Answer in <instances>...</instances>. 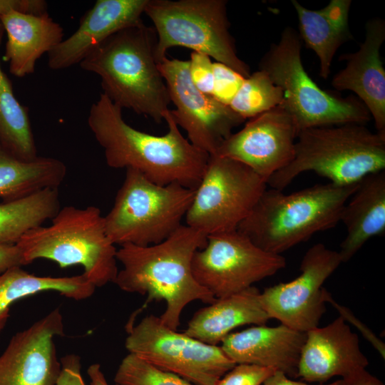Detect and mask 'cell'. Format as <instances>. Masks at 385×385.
<instances>
[{"label": "cell", "instance_id": "6da1fadb", "mask_svg": "<svg viewBox=\"0 0 385 385\" xmlns=\"http://www.w3.org/2000/svg\"><path fill=\"white\" fill-rule=\"evenodd\" d=\"M122 110L101 93L89 111L88 125L103 149L106 164L135 169L160 185L177 183L196 189L210 155L181 134L170 110L164 115L168 130L163 135L133 128L124 120Z\"/></svg>", "mask_w": 385, "mask_h": 385}, {"label": "cell", "instance_id": "7a4b0ae2", "mask_svg": "<svg viewBox=\"0 0 385 385\" xmlns=\"http://www.w3.org/2000/svg\"><path fill=\"white\" fill-rule=\"evenodd\" d=\"M206 242L205 235L182 225L158 244L121 245L116 258L123 268L113 283L124 292L147 295V302L164 300L166 308L160 321L177 330L186 305L195 300L208 304L216 300L197 282L192 270L195 252Z\"/></svg>", "mask_w": 385, "mask_h": 385}, {"label": "cell", "instance_id": "3957f363", "mask_svg": "<svg viewBox=\"0 0 385 385\" xmlns=\"http://www.w3.org/2000/svg\"><path fill=\"white\" fill-rule=\"evenodd\" d=\"M156 44L154 28L142 22L108 37L79 65L101 78L103 93L114 104L160 123L170 100L158 68Z\"/></svg>", "mask_w": 385, "mask_h": 385}, {"label": "cell", "instance_id": "277c9868", "mask_svg": "<svg viewBox=\"0 0 385 385\" xmlns=\"http://www.w3.org/2000/svg\"><path fill=\"white\" fill-rule=\"evenodd\" d=\"M359 183L317 184L290 194L266 189L237 230L276 255L334 227Z\"/></svg>", "mask_w": 385, "mask_h": 385}, {"label": "cell", "instance_id": "5b68a950", "mask_svg": "<svg viewBox=\"0 0 385 385\" xmlns=\"http://www.w3.org/2000/svg\"><path fill=\"white\" fill-rule=\"evenodd\" d=\"M296 140L291 162L267 181L271 188L283 190L306 171L350 185L385 169V133H374L363 124L309 128Z\"/></svg>", "mask_w": 385, "mask_h": 385}, {"label": "cell", "instance_id": "8992f818", "mask_svg": "<svg viewBox=\"0 0 385 385\" xmlns=\"http://www.w3.org/2000/svg\"><path fill=\"white\" fill-rule=\"evenodd\" d=\"M51 220V225L30 230L16 244L25 265L38 259L55 262L61 268L80 265L96 287L114 282L117 249L106 234L99 207L65 206Z\"/></svg>", "mask_w": 385, "mask_h": 385}, {"label": "cell", "instance_id": "52a82bcc", "mask_svg": "<svg viewBox=\"0 0 385 385\" xmlns=\"http://www.w3.org/2000/svg\"><path fill=\"white\" fill-rule=\"evenodd\" d=\"M301 51L299 33L286 26L259 64V69L282 88L284 100L281 105L293 117L299 133L313 127L364 125L369 121L370 113L358 98L337 96L312 79L303 66Z\"/></svg>", "mask_w": 385, "mask_h": 385}, {"label": "cell", "instance_id": "ba28073f", "mask_svg": "<svg viewBox=\"0 0 385 385\" xmlns=\"http://www.w3.org/2000/svg\"><path fill=\"white\" fill-rule=\"evenodd\" d=\"M125 170L114 204L104 216L106 234L115 245L158 244L182 225L195 189L177 183L160 185L135 169Z\"/></svg>", "mask_w": 385, "mask_h": 385}, {"label": "cell", "instance_id": "9c48e42d", "mask_svg": "<svg viewBox=\"0 0 385 385\" xmlns=\"http://www.w3.org/2000/svg\"><path fill=\"white\" fill-rule=\"evenodd\" d=\"M226 0H148L145 14L157 34L158 63L167 51L182 46L207 55L244 78L250 66L239 58L230 33Z\"/></svg>", "mask_w": 385, "mask_h": 385}, {"label": "cell", "instance_id": "30bf717a", "mask_svg": "<svg viewBox=\"0 0 385 385\" xmlns=\"http://www.w3.org/2000/svg\"><path fill=\"white\" fill-rule=\"evenodd\" d=\"M267 183L245 165L210 155L185 219L203 233L237 230L267 189Z\"/></svg>", "mask_w": 385, "mask_h": 385}, {"label": "cell", "instance_id": "8fae6325", "mask_svg": "<svg viewBox=\"0 0 385 385\" xmlns=\"http://www.w3.org/2000/svg\"><path fill=\"white\" fill-rule=\"evenodd\" d=\"M127 332L128 353L195 385H215L236 365L220 346L178 332L153 314L129 325Z\"/></svg>", "mask_w": 385, "mask_h": 385}, {"label": "cell", "instance_id": "7c38bea8", "mask_svg": "<svg viewBox=\"0 0 385 385\" xmlns=\"http://www.w3.org/2000/svg\"><path fill=\"white\" fill-rule=\"evenodd\" d=\"M285 266L284 257L262 250L237 230L208 235L192 262L195 279L215 299L247 289Z\"/></svg>", "mask_w": 385, "mask_h": 385}, {"label": "cell", "instance_id": "4fadbf2b", "mask_svg": "<svg viewBox=\"0 0 385 385\" xmlns=\"http://www.w3.org/2000/svg\"><path fill=\"white\" fill-rule=\"evenodd\" d=\"M159 70L168 88L175 110L170 112L178 125L186 133L196 148L213 155L232 133L234 128L245 121L213 96L200 91L189 73V61L170 59L165 56Z\"/></svg>", "mask_w": 385, "mask_h": 385}, {"label": "cell", "instance_id": "5bb4252c", "mask_svg": "<svg viewBox=\"0 0 385 385\" xmlns=\"http://www.w3.org/2000/svg\"><path fill=\"white\" fill-rule=\"evenodd\" d=\"M342 263L339 252L322 243L312 246L300 264V274L260 292L261 304L270 319L307 332L318 327L326 312L324 282Z\"/></svg>", "mask_w": 385, "mask_h": 385}, {"label": "cell", "instance_id": "9a60e30c", "mask_svg": "<svg viewBox=\"0 0 385 385\" xmlns=\"http://www.w3.org/2000/svg\"><path fill=\"white\" fill-rule=\"evenodd\" d=\"M298 133L293 117L280 105L250 118L213 155L245 165L267 184L272 175L292 160Z\"/></svg>", "mask_w": 385, "mask_h": 385}, {"label": "cell", "instance_id": "2e32d148", "mask_svg": "<svg viewBox=\"0 0 385 385\" xmlns=\"http://www.w3.org/2000/svg\"><path fill=\"white\" fill-rule=\"evenodd\" d=\"M63 335L58 307L15 334L0 355V385H56L61 364L55 338Z\"/></svg>", "mask_w": 385, "mask_h": 385}, {"label": "cell", "instance_id": "e0dca14e", "mask_svg": "<svg viewBox=\"0 0 385 385\" xmlns=\"http://www.w3.org/2000/svg\"><path fill=\"white\" fill-rule=\"evenodd\" d=\"M368 365L358 335L339 316L324 327L306 332L298 377L308 383L323 384L336 376L346 378Z\"/></svg>", "mask_w": 385, "mask_h": 385}, {"label": "cell", "instance_id": "ac0fdd59", "mask_svg": "<svg viewBox=\"0 0 385 385\" xmlns=\"http://www.w3.org/2000/svg\"><path fill=\"white\" fill-rule=\"evenodd\" d=\"M148 0H98L80 20L76 31L48 53L53 70L80 63L96 47L118 31L143 22Z\"/></svg>", "mask_w": 385, "mask_h": 385}, {"label": "cell", "instance_id": "d6986e66", "mask_svg": "<svg viewBox=\"0 0 385 385\" xmlns=\"http://www.w3.org/2000/svg\"><path fill=\"white\" fill-rule=\"evenodd\" d=\"M384 40V20L369 19L359 50L340 56V60L346 61V66L331 81L336 90L351 91L358 96L380 133H385V70L380 58Z\"/></svg>", "mask_w": 385, "mask_h": 385}, {"label": "cell", "instance_id": "ffe728a7", "mask_svg": "<svg viewBox=\"0 0 385 385\" xmlns=\"http://www.w3.org/2000/svg\"><path fill=\"white\" fill-rule=\"evenodd\" d=\"M306 333L285 325H257L229 334L221 349L235 364L270 367L298 378V364Z\"/></svg>", "mask_w": 385, "mask_h": 385}, {"label": "cell", "instance_id": "44dd1931", "mask_svg": "<svg viewBox=\"0 0 385 385\" xmlns=\"http://www.w3.org/2000/svg\"><path fill=\"white\" fill-rule=\"evenodd\" d=\"M0 23L7 35L4 60L11 73L19 78L33 73L40 57L63 40V28L47 12L12 10L0 15Z\"/></svg>", "mask_w": 385, "mask_h": 385}, {"label": "cell", "instance_id": "7402d4cb", "mask_svg": "<svg viewBox=\"0 0 385 385\" xmlns=\"http://www.w3.org/2000/svg\"><path fill=\"white\" fill-rule=\"evenodd\" d=\"M340 221L346 235L339 253L342 262L350 260L371 237L385 232V171L362 179L345 203Z\"/></svg>", "mask_w": 385, "mask_h": 385}, {"label": "cell", "instance_id": "603a6c76", "mask_svg": "<svg viewBox=\"0 0 385 385\" xmlns=\"http://www.w3.org/2000/svg\"><path fill=\"white\" fill-rule=\"evenodd\" d=\"M260 292L252 286L216 299L192 316L184 333L204 343L217 345L234 329L246 324H265L270 319L260 302Z\"/></svg>", "mask_w": 385, "mask_h": 385}, {"label": "cell", "instance_id": "cb8c5ba5", "mask_svg": "<svg viewBox=\"0 0 385 385\" xmlns=\"http://www.w3.org/2000/svg\"><path fill=\"white\" fill-rule=\"evenodd\" d=\"M296 11L299 37L319 59V74L327 79L334 56L339 48L353 39L349 29L351 0H331L324 8L312 10L292 0Z\"/></svg>", "mask_w": 385, "mask_h": 385}, {"label": "cell", "instance_id": "d4e9b609", "mask_svg": "<svg viewBox=\"0 0 385 385\" xmlns=\"http://www.w3.org/2000/svg\"><path fill=\"white\" fill-rule=\"evenodd\" d=\"M96 287L83 274L71 277L38 276L21 266L0 274V334L10 316L11 306L19 300L43 292H56L74 300L92 296Z\"/></svg>", "mask_w": 385, "mask_h": 385}, {"label": "cell", "instance_id": "484cf974", "mask_svg": "<svg viewBox=\"0 0 385 385\" xmlns=\"http://www.w3.org/2000/svg\"><path fill=\"white\" fill-rule=\"evenodd\" d=\"M66 173L65 163L57 158L37 156L23 160L0 146V198L5 201L46 188H58Z\"/></svg>", "mask_w": 385, "mask_h": 385}, {"label": "cell", "instance_id": "4316f807", "mask_svg": "<svg viewBox=\"0 0 385 385\" xmlns=\"http://www.w3.org/2000/svg\"><path fill=\"white\" fill-rule=\"evenodd\" d=\"M60 208L58 188L0 203V243L16 245L28 231L53 218Z\"/></svg>", "mask_w": 385, "mask_h": 385}, {"label": "cell", "instance_id": "83f0119b", "mask_svg": "<svg viewBox=\"0 0 385 385\" xmlns=\"http://www.w3.org/2000/svg\"><path fill=\"white\" fill-rule=\"evenodd\" d=\"M4 31L0 23V43ZM0 146L23 160H31L38 156L28 108L15 97L11 82L1 64Z\"/></svg>", "mask_w": 385, "mask_h": 385}, {"label": "cell", "instance_id": "f1b7e54d", "mask_svg": "<svg viewBox=\"0 0 385 385\" xmlns=\"http://www.w3.org/2000/svg\"><path fill=\"white\" fill-rule=\"evenodd\" d=\"M283 100L282 88L259 69L245 78L229 106L246 120L280 106Z\"/></svg>", "mask_w": 385, "mask_h": 385}, {"label": "cell", "instance_id": "f546056e", "mask_svg": "<svg viewBox=\"0 0 385 385\" xmlns=\"http://www.w3.org/2000/svg\"><path fill=\"white\" fill-rule=\"evenodd\" d=\"M114 381L117 385H195L131 353L122 359Z\"/></svg>", "mask_w": 385, "mask_h": 385}, {"label": "cell", "instance_id": "4dcf8cb0", "mask_svg": "<svg viewBox=\"0 0 385 385\" xmlns=\"http://www.w3.org/2000/svg\"><path fill=\"white\" fill-rule=\"evenodd\" d=\"M213 72L214 88L212 96L222 104L229 106L245 78L217 61L213 63Z\"/></svg>", "mask_w": 385, "mask_h": 385}, {"label": "cell", "instance_id": "1f68e13d", "mask_svg": "<svg viewBox=\"0 0 385 385\" xmlns=\"http://www.w3.org/2000/svg\"><path fill=\"white\" fill-rule=\"evenodd\" d=\"M276 369L251 364H236L215 385H261Z\"/></svg>", "mask_w": 385, "mask_h": 385}, {"label": "cell", "instance_id": "d6a6232c", "mask_svg": "<svg viewBox=\"0 0 385 385\" xmlns=\"http://www.w3.org/2000/svg\"><path fill=\"white\" fill-rule=\"evenodd\" d=\"M189 61V73L195 86L202 93L212 96L214 88L213 62L206 54L192 51Z\"/></svg>", "mask_w": 385, "mask_h": 385}, {"label": "cell", "instance_id": "836d02e7", "mask_svg": "<svg viewBox=\"0 0 385 385\" xmlns=\"http://www.w3.org/2000/svg\"><path fill=\"white\" fill-rule=\"evenodd\" d=\"M325 302L331 304L339 312V316L345 322L351 323L361 334L371 344L376 350L380 354L381 356L385 358V345L364 324L352 314V312L346 307H344L334 300L331 294L325 289L324 291Z\"/></svg>", "mask_w": 385, "mask_h": 385}, {"label": "cell", "instance_id": "e575fe53", "mask_svg": "<svg viewBox=\"0 0 385 385\" xmlns=\"http://www.w3.org/2000/svg\"><path fill=\"white\" fill-rule=\"evenodd\" d=\"M61 370L56 385H86L81 375V358L70 354L61 359Z\"/></svg>", "mask_w": 385, "mask_h": 385}, {"label": "cell", "instance_id": "d590c367", "mask_svg": "<svg viewBox=\"0 0 385 385\" xmlns=\"http://www.w3.org/2000/svg\"><path fill=\"white\" fill-rule=\"evenodd\" d=\"M47 4L42 0H0V15L14 10L23 13H46Z\"/></svg>", "mask_w": 385, "mask_h": 385}, {"label": "cell", "instance_id": "8d00e7d4", "mask_svg": "<svg viewBox=\"0 0 385 385\" xmlns=\"http://www.w3.org/2000/svg\"><path fill=\"white\" fill-rule=\"evenodd\" d=\"M25 265L16 245L0 243V274L16 266Z\"/></svg>", "mask_w": 385, "mask_h": 385}, {"label": "cell", "instance_id": "74e56055", "mask_svg": "<svg viewBox=\"0 0 385 385\" xmlns=\"http://www.w3.org/2000/svg\"><path fill=\"white\" fill-rule=\"evenodd\" d=\"M342 379H339L332 383L318 385H342ZM261 385H313L307 382L296 381L291 379L285 374L279 371H275L268 376Z\"/></svg>", "mask_w": 385, "mask_h": 385}, {"label": "cell", "instance_id": "f35d334b", "mask_svg": "<svg viewBox=\"0 0 385 385\" xmlns=\"http://www.w3.org/2000/svg\"><path fill=\"white\" fill-rule=\"evenodd\" d=\"M342 381V385H384L381 380L366 369L360 370Z\"/></svg>", "mask_w": 385, "mask_h": 385}, {"label": "cell", "instance_id": "ab89813d", "mask_svg": "<svg viewBox=\"0 0 385 385\" xmlns=\"http://www.w3.org/2000/svg\"><path fill=\"white\" fill-rule=\"evenodd\" d=\"M87 374L91 380V385H109L99 364L90 365Z\"/></svg>", "mask_w": 385, "mask_h": 385}, {"label": "cell", "instance_id": "60d3db41", "mask_svg": "<svg viewBox=\"0 0 385 385\" xmlns=\"http://www.w3.org/2000/svg\"><path fill=\"white\" fill-rule=\"evenodd\" d=\"M115 385H117V384H115Z\"/></svg>", "mask_w": 385, "mask_h": 385}]
</instances>
